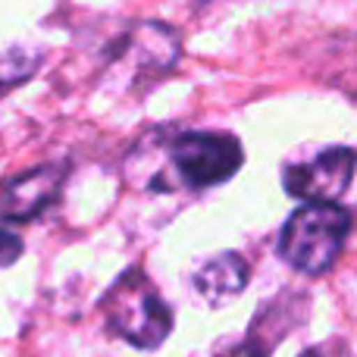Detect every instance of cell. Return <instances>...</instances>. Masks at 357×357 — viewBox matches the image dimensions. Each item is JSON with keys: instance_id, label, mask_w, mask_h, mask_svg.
<instances>
[{"instance_id": "6da1fadb", "label": "cell", "mask_w": 357, "mask_h": 357, "mask_svg": "<svg viewBox=\"0 0 357 357\" xmlns=\"http://www.w3.org/2000/svg\"><path fill=\"white\" fill-rule=\"evenodd\" d=\"M241 144L226 132H154L135 148L129 178L151 191H201L235 176Z\"/></svg>"}, {"instance_id": "7a4b0ae2", "label": "cell", "mask_w": 357, "mask_h": 357, "mask_svg": "<svg viewBox=\"0 0 357 357\" xmlns=\"http://www.w3.org/2000/svg\"><path fill=\"white\" fill-rule=\"evenodd\" d=\"M100 307L110 333L135 348H160L173 333V310L142 270L123 273Z\"/></svg>"}, {"instance_id": "3957f363", "label": "cell", "mask_w": 357, "mask_h": 357, "mask_svg": "<svg viewBox=\"0 0 357 357\" xmlns=\"http://www.w3.org/2000/svg\"><path fill=\"white\" fill-rule=\"evenodd\" d=\"M351 216L339 204H304L289 216L279 235V254L298 273L320 276L339 260Z\"/></svg>"}, {"instance_id": "277c9868", "label": "cell", "mask_w": 357, "mask_h": 357, "mask_svg": "<svg viewBox=\"0 0 357 357\" xmlns=\"http://www.w3.org/2000/svg\"><path fill=\"white\" fill-rule=\"evenodd\" d=\"M357 167V154L351 148H326L314 160L295 163L285 169V191L304 197L307 204H335V197L345 195Z\"/></svg>"}, {"instance_id": "5b68a950", "label": "cell", "mask_w": 357, "mask_h": 357, "mask_svg": "<svg viewBox=\"0 0 357 357\" xmlns=\"http://www.w3.org/2000/svg\"><path fill=\"white\" fill-rule=\"evenodd\" d=\"M178 60V38L167 25L142 22L126 31V38L113 50V73L126 79L160 75Z\"/></svg>"}, {"instance_id": "8992f818", "label": "cell", "mask_w": 357, "mask_h": 357, "mask_svg": "<svg viewBox=\"0 0 357 357\" xmlns=\"http://www.w3.org/2000/svg\"><path fill=\"white\" fill-rule=\"evenodd\" d=\"M63 167H38L0 185V220L22 222L38 216L60 195Z\"/></svg>"}, {"instance_id": "52a82bcc", "label": "cell", "mask_w": 357, "mask_h": 357, "mask_svg": "<svg viewBox=\"0 0 357 357\" xmlns=\"http://www.w3.org/2000/svg\"><path fill=\"white\" fill-rule=\"evenodd\" d=\"M251 279V270H248L245 257L235 251H222L216 257H210L207 264L197 266L195 273V291L210 304V307H220V304L232 301L235 295H241Z\"/></svg>"}, {"instance_id": "ba28073f", "label": "cell", "mask_w": 357, "mask_h": 357, "mask_svg": "<svg viewBox=\"0 0 357 357\" xmlns=\"http://www.w3.org/2000/svg\"><path fill=\"white\" fill-rule=\"evenodd\" d=\"M35 54H25V50H10V54L0 56V88H10L16 82L29 79L35 73Z\"/></svg>"}, {"instance_id": "9c48e42d", "label": "cell", "mask_w": 357, "mask_h": 357, "mask_svg": "<svg viewBox=\"0 0 357 357\" xmlns=\"http://www.w3.org/2000/svg\"><path fill=\"white\" fill-rule=\"evenodd\" d=\"M216 357H266V348H260L257 335H248L245 342H235V345L222 348Z\"/></svg>"}, {"instance_id": "30bf717a", "label": "cell", "mask_w": 357, "mask_h": 357, "mask_svg": "<svg viewBox=\"0 0 357 357\" xmlns=\"http://www.w3.org/2000/svg\"><path fill=\"white\" fill-rule=\"evenodd\" d=\"M19 254H22V241L16 238L13 232H6V229H0V266H10L19 260Z\"/></svg>"}, {"instance_id": "8fae6325", "label": "cell", "mask_w": 357, "mask_h": 357, "mask_svg": "<svg viewBox=\"0 0 357 357\" xmlns=\"http://www.w3.org/2000/svg\"><path fill=\"white\" fill-rule=\"evenodd\" d=\"M298 357H351L342 345H323V348H310V351H301Z\"/></svg>"}]
</instances>
